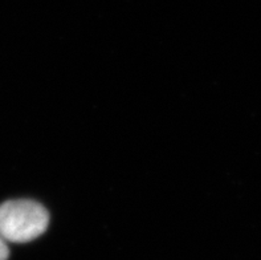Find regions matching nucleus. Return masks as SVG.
Listing matches in <instances>:
<instances>
[{"instance_id": "1", "label": "nucleus", "mask_w": 261, "mask_h": 260, "mask_svg": "<svg viewBox=\"0 0 261 260\" xmlns=\"http://www.w3.org/2000/svg\"><path fill=\"white\" fill-rule=\"evenodd\" d=\"M49 214L31 199H15L0 204V237L7 243H27L45 232Z\"/></svg>"}, {"instance_id": "2", "label": "nucleus", "mask_w": 261, "mask_h": 260, "mask_svg": "<svg viewBox=\"0 0 261 260\" xmlns=\"http://www.w3.org/2000/svg\"><path fill=\"white\" fill-rule=\"evenodd\" d=\"M8 256H10L8 244L3 238L0 237V260H8Z\"/></svg>"}]
</instances>
